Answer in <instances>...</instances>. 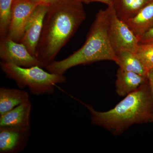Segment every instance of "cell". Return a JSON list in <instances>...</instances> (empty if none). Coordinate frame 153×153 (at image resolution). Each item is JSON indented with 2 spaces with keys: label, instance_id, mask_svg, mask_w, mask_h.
Segmentation results:
<instances>
[{
  "label": "cell",
  "instance_id": "cell-1",
  "mask_svg": "<svg viewBox=\"0 0 153 153\" xmlns=\"http://www.w3.org/2000/svg\"><path fill=\"white\" fill-rule=\"evenodd\" d=\"M85 19L82 3L79 0H60L48 7L36 49L38 66L46 68L55 61Z\"/></svg>",
  "mask_w": 153,
  "mask_h": 153
},
{
  "label": "cell",
  "instance_id": "cell-2",
  "mask_svg": "<svg viewBox=\"0 0 153 153\" xmlns=\"http://www.w3.org/2000/svg\"><path fill=\"white\" fill-rule=\"evenodd\" d=\"M76 100L88 110L92 124L114 135L120 134L133 125L150 122L153 114V99L148 81L107 111H97L90 105Z\"/></svg>",
  "mask_w": 153,
  "mask_h": 153
},
{
  "label": "cell",
  "instance_id": "cell-3",
  "mask_svg": "<svg viewBox=\"0 0 153 153\" xmlns=\"http://www.w3.org/2000/svg\"><path fill=\"white\" fill-rule=\"evenodd\" d=\"M112 6L100 10L96 15L85 43L80 49L63 60L53 61L46 68L49 72L64 74L74 66L87 65L102 60L116 63L117 57L113 49L109 36Z\"/></svg>",
  "mask_w": 153,
  "mask_h": 153
},
{
  "label": "cell",
  "instance_id": "cell-4",
  "mask_svg": "<svg viewBox=\"0 0 153 153\" xmlns=\"http://www.w3.org/2000/svg\"><path fill=\"white\" fill-rule=\"evenodd\" d=\"M0 66L6 76L14 80L19 88L27 87L34 95L53 94L56 85L65 83L67 80L64 74L45 71L38 66L20 67L1 61Z\"/></svg>",
  "mask_w": 153,
  "mask_h": 153
},
{
  "label": "cell",
  "instance_id": "cell-5",
  "mask_svg": "<svg viewBox=\"0 0 153 153\" xmlns=\"http://www.w3.org/2000/svg\"><path fill=\"white\" fill-rule=\"evenodd\" d=\"M110 40L116 54L122 50L136 52L139 39L125 22L119 19L112 6L109 28Z\"/></svg>",
  "mask_w": 153,
  "mask_h": 153
},
{
  "label": "cell",
  "instance_id": "cell-6",
  "mask_svg": "<svg viewBox=\"0 0 153 153\" xmlns=\"http://www.w3.org/2000/svg\"><path fill=\"white\" fill-rule=\"evenodd\" d=\"M0 58L1 61L23 67L38 66L35 56L21 42L6 36L0 38Z\"/></svg>",
  "mask_w": 153,
  "mask_h": 153
},
{
  "label": "cell",
  "instance_id": "cell-7",
  "mask_svg": "<svg viewBox=\"0 0 153 153\" xmlns=\"http://www.w3.org/2000/svg\"><path fill=\"white\" fill-rule=\"evenodd\" d=\"M36 7L30 0H14L7 36L15 41L20 42Z\"/></svg>",
  "mask_w": 153,
  "mask_h": 153
},
{
  "label": "cell",
  "instance_id": "cell-8",
  "mask_svg": "<svg viewBox=\"0 0 153 153\" xmlns=\"http://www.w3.org/2000/svg\"><path fill=\"white\" fill-rule=\"evenodd\" d=\"M30 127H0V153H19L30 139Z\"/></svg>",
  "mask_w": 153,
  "mask_h": 153
},
{
  "label": "cell",
  "instance_id": "cell-9",
  "mask_svg": "<svg viewBox=\"0 0 153 153\" xmlns=\"http://www.w3.org/2000/svg\"><path fill=\"white\" fill-rule=\"evenodd\" d=\"M48 8L41 6L36 7L25 28L24 35L20 41L35 57L43 29L44 17Z\"/></svg>",
  "mask_w": 153,
  "mask_h": 153
},
{
  "label": "cell",
  "instance_id": "cell-10",
  "mask_svg": "<svg viewBox=\"0 0 153 153\" xmlns=\"http://www.w3.org/2000/svg\"><path fill=\"white\" fill-rule=\"evenodd\" d=\"M32 105L30 100L0 115V127H30Z\"/></svg>",
  "mask_w": 153,
  "mask_h": 153
},
{
  "label": "cell",
  "instance_id": "cell-11",
  "mask_svg": "<svg viewBox=\"0 0 153 153\" xmlns=\"http://www.w3.org/2000/svg\"><path fill=\"white\" fill-rule=\"evenodd\" d=\"M116 91L118 95L125 97L135 91L148 82L147 77L119 68L116 74Z\"/></svg>",
  "mask_w": 153,
  "mask_h": 153
},
{
  "label": "cell",
  "instance_id": "cell-12",
  "mask_svg": "<svg viewBox=\"0 0 153 153\" xmlns=\"http://www.w3.org/2000/svg\"><path fill=\"white\" fill-rule=\"evenodd\" d=\"M138 39L153 27V0L125 22Z\"/></svg>",
  "mask_w": 153,
  "mask_h": 153
},
{
  "label": "cell",
  "instance_id": "cell-13",
  "mask_svg": "<svg viewBox=\"0 0 153 153\" xmlns=\"http://www.w3.org/2000/svg\"><path fill=\"white\" fill-rule=\"evenodd\" d=\"M30 100L27 91L15 88H0V115Z\"/></svg>",
  "mask_w": 153,
  "mask_h": 153
},
{
  "label": "cell",
  "instance_id": "cell-14",
  "mask_svg": "<svg viewBox=\"0 0 153 153\" xmlns=\"http://www.w3.org/2000/svg\"><path fill=\"white\" fill-rule=\"evenodd\" d=\"M119 68L125 71H131L145 77H148L149 72L145 68L135 52L122 50L116 53Z\"/></svg>",
  "mask_w": 153,
  "mask_h": 153
},
{
  "label": "cell",
  "instance_id": "cell-15",
  "mask_svg": "<svg viewBox=\"0 0 153 153\" xmlns=\"http://www.w3.org/2000/svg\"><path fill=\"white\" fill-rule=\"evenodd\" d=\"M153 0H114L112 7L119 19L125 22Z\"/></svg>",
  "mask_w": 153,
  "mask_h": 153
},
{
  "label": "cell",
  "instance_id": "cell-16",
  "mask_svg": "<svg viewBox=\"0 0 153 153\" xmlns=\"http://www.w3.org/2000/svg\"><path fill=\"white\" fill-rule=\"evenodd\" d=\"M14 0H0V38L7 36Z\"/></svg>",
  "mask_w": 153,
  "mask_h": 153
},
{
  "label": "cell",
  "instance_id": "cell-17",
  "mask_svg": "<svg viewBox=\"0 0 153 153\" xmlns=\"http://www.w3.org/2000/svg\"><path fill=\"white\" fill-rule=\"evenodd\" d=\"M135 53L149 72L153 68V43L139 44Z\"/></svg>",
  "mask_w": 153,
  "mask_h": 153
},
{
  "label": "cell",
  "instance_id": "cell-18",
  "mask_svg": "<svg viewBox=\"0 0 153 153\" xmlns=\"http://www.w3.org/2000/svg\"><path fill=\"white\" fill-rule=\"evenodd\" d=\"M153 43V27L144 34L139 39V44Z\"/></svg>",
  "mask_w": 153,
  "mask_h": 153
},
{
  "label": "cell",
  "instance_id": "cell-19",
  "mask_svg": "<svg viewBox=\"0 0 153 153\" xmlns=\"http://www.w3.org/2000/svg\"><path fill=\"white\" fill-rule=\"evenodd\" d=\"M36 6H45L49 7L58 2L60 0H30Z\"/></svg>",
  "mask_w": 153,
  "mask_h": 153
},
{
  "label": "cell",
  "instance_id": "cell-20",
  "mask_svg": "<svg viewBox=\"0 0 153 153\" xmlns=\"http://www.w3.org/2000/svg\"><path fill=\"white\" fill-rule=\"evenodd\" d=\"M82 4H89L92 2H100L105 4L108 6H112L114 0H79Z\"/></svg>",
  "mask_w": 153,
  "mask_h": 153
},
{
  "label": "cell",
  "instance_id": "cell-21",
  "mask_svg": "<svg viewBox=\"0 0 153 153\" xmlns=\"http://www.w3.org/2000/svg\"><path fill=\"white\" fill-rule=\"evenodd\" d=\"M148 81L153 99V68L149 71L148 75ZM150 122H153V114Z\"/></svg>",
  "mask_w": 153,
  "mask_h": 153
}]
</instances>
